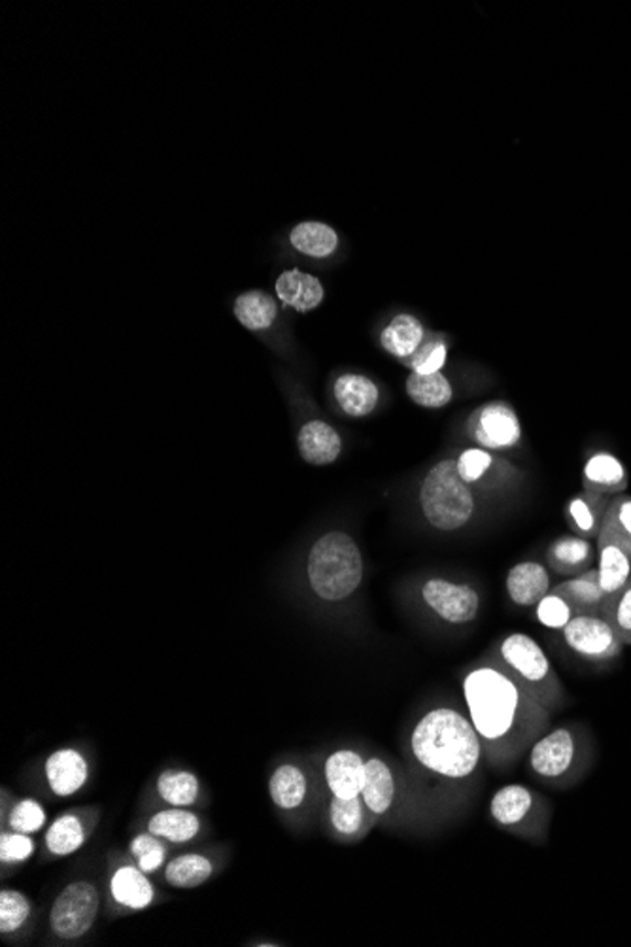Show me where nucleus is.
Segmentation results:
<instances>
[{"label":"nucleus","instance_id":"nucleus-1","mask_svg":"<svg viewBox=\"0 0 631 947\" xmlns=\"http://www.w3.org/2000/svg\"><path fill=\"white\" fill-rule=\"evenodd\" d=\"M461 692L487 762L492 766L514 765L550 728L549 709L490 660L482 658L469 668Z\"/></svg>","mask_w":631,"mask_h":947},{"label":"nucleus","instance_id":"nucleus-2","mask_svg":"<svg viewBox=\"0 0 631 947\" xmlns=\"http://www.w3.org/2000/svg\"><path fill=\"white\" fill-rule=\"evenodd\" d=\"M411 752L420 770L452 785H468L487 760L473 722L452 708L431 709L418 720Z\"/></svg>","mask_w":631,"mask_h":947},{"label":"nucleus","instance_id":"nucleus-3","mask_svg":"<svg viewBox=\"0 0 631 947\" xmlns=\"http://www.w3.org/2000/svg\"><path fill=\"white\" fill-rule=\"evenodd\" d=\"M482 658L498 664L499 668L514 677L550 714L563 708L568 700L562 681L552 668L547 652L531 636L509 634L493 645Z\"/></svg>","mask_w":631,"mask_h":947},{"label":"nucleus","instance_id":"nucleus-4","mask_svg":"<svg viewBox=\"0 0 631 947\" xmlns=\"http://www.w3.org/2000/svg\"><path fill=\"white\" fill-rule=\"evenodd\" d=\"M310 588L325 601L347 600L360 588L363 579V558L352 537L331 531L320 537L309 552L307 562Z\"/></svg>","mask_w":631,"mask_h":947},{"label":"nucleus","instance_id":"nucleus-5","mask_svg":"<svg viewBox=\"0 0 631 947\" xmlns=\"http://www.w3.org/2000/svg\"><path fill=\"white\" fill-rule=\"evenodd\" d=\"M593 760V744L587 728L565 725L537 739L528 751L530 770L552 785L579 781Z\"/></svg>","mask_w":631,"mask_h":947},{"label":"nucleus","instance_id":"nucleus-6","mask_svg":"<svg viewBox=\"0 0 631 947\" xmlns=\"http://www.w3.org/2000/svg\"><path fill=\"white\" fill-rule=\"evenodd\" d=\"M420 506L435 530L455 531L468 525L474 512V496L461 479L458 461L442 460L430 469L420 488Z\"/></svg>","mask_w":631,"mask_h":947},{"label":"nucleus","instance_id":"nucleus-7","mask_svg":"<svg viewBox=\"0 0 631 947\" xmlns=\"http://www.w3.org/2000/svg\"><path fill=\"white\" fill-rule=\"evenodd\" d=\"M490 817L509 833L541 838L547 836L550 808L543 796L525 785H505L490 798Z\"/></svg>","mask_w":631,"mask_h":947},{"label":"nucleus","instance_id":"nucleus-8","mask_svg":"<svg viewBox=\"0 0 631 947\" xmlns=\"http://www.w3.org/2000/svg\"><path fill=\"white\" fill-rule=\"evenodd\" d=\"M101 908L96 885L74 881L67 885L51 904L50 925L61 940H78L88 935Z\"/></svg>","mask_w":631,"mask_h":947},{"label":"nucleus","instance_id":"nucleus-9","mask_svg":"<svg viewBox=\"0 0 631 947\" xmlns=\"http://www.w3.org/2000/svg\"><path fill=\"white\" fill-rule=\"evenodd\" d=\"M563 641L569 649L592 664H607L622 652L624 644L601 615H574L563 626Z\"/></svg>","mask_w":631,"mask_h":947},{"label":"nucleus","instance_id":"nucleus-10","mask_svg":"<svg viewBox=\"0 0 631 947\" xmlns=\"http://www.w3.org/2000/svg\"><path fill=\"white\" fill-rule=\"evenodd\" d=\"M425 606L450 625H469L480 611V596L473 587L447 579H430L422 587Z\"/></svg>","mask_w":631,"mask_h":947},{"label":"nucleus","instance_id":"nucleus-11","mask_svg":"<svg viewBox=\"0 0 631 947\" xmlns=\"http://www.w3.org/2000/svg\"><path fill=\"white\" fill-rule=\"evenodd\" d=\"M468 433L480 449L503 450L514 447L522 430L517 412L505 403L484 405L469 418Z\"/></svg>","mask_w":631,"mask_h":947},{"label":"nucleus","instance_id":"nucleus-12","mask_svg":"<svg viewBox=\"0 0 631 947\" xmlns=\"http://www.w3.org/2000/svg\"><path fill=\"white\" fill-rule=\"evenodd\" d=\"M598 577L601 590L619 592L631 579V539L603 520L598 536Z\"/></svg>","mask_w":631,"mask_h":947},{"label":"nucleus","instance_id":"nucleus-13","mask_svg":"<svg viewBox=\"0 0 631 947\" xmlns=\"http://www.w3.org/2000/svg\"><path fill=\"white\" fill-rule=\"evenodd\" d=\"M323 777L337 798H358L365 784V760L352 749H339L325 758Z\"/></svg>","mask_w":631,"mask_h":947},{"label":"nucleus","instance_id":"nucleus-14","mask_svg":"<svg viewBox=\"0 0 631 947\" xmlns=\"http://www.w3.org/2000/svg\"><path fill=\"white\" fill-rule=\"evenodd\" d=\"M377 815L367 808L363 798H337L331 796L328 806V823L339 840H361L377 823Z\"/></svg>","mask_w":631,"mask_h":947},{"label":"nucleus","instance_id":"nucleus-15","mask_svg":"<svg viewBox=\"0 0 631 947\" xmlns=\"http://www.w3.org/2000/svg\"><path fill=\"white\" fill-rule=\"evenodd\" d=\"M86 758L77 749H59L46 762V779L56 796L77 795L88 781Z\"/></svg>","mask_w":631,"mask_h":947},{"label":"nucleus","instance_id":"nucleus-16","mask_svg":"<svg viewBox=\"0 0 631 947\" xmlns=\"http://www.w3.org/2000/svg\"><path fill=\"white\" fill-rule=\"evenodd\" d=\"M584 490L601 496H620L628 488V474L622 461L609 452H595L582 469Z\"/></svg>","mask_w":631,"mask_h":947},{"label":"nucleus","instance_id":"nucleus-17","mask_svg":"<svg viewBox=\"0 0 631 947\" xmlns=\"http://www.w3.org/2000/svg\"><path fill=\"white\" fill-rule=\"evenodd\" d=\"M505 587L517 606H537L550 594V575L539 562H520L507 574Z\"/></svg>","mask_w":631,"mask_h":947},{"label":"nucleus","instance_id":"nucleus-18","mask_svg":"<svg viewBox=\"0 0 631 947\" xmlns=\"http://www.w3.org/2000/svg\"><path fill=\"white\" fill-rule=\"evenodd\" d=\"M299 452L303 460L312 466H329L339 458L342 450V439L335 428L322 420H310L304 423L299 437Z\"/></svg>","mask_w":631,"mask_h":947},{"label":"nucleus","instance_id":"nucleus-19","mask_svg":"<svg viewBox=\"0 0 631 947\" xmlns=\"http://www.w3.org/2000/svg\"><path fill=\"white\" fill-rule=\"evenodd\" d=\"M552 592L562 596L574 615H601L605 604V592L601 590L598 569H588L584 574L574 575L569 581L560 582Z\"/></svg>","mask_w":631,"mask_h":947},{"label":"nucleus","instance_id":"nucleus-20","mask_svg":"<svg viewBox=\"0 0 631 947\" xmlns=\"http://www.w3.org/2000/svg\"><path fill=\"white\" fill-rule=\"evenodd\" d=\"M593 560H595V549L590 544V539L574 536V534L555 539L547 552V562L552 571L563 577L584 574L588 569H592L590 566Z\"/></svg>","mask_w":631,"mask_h":947},{"label":"nucleus","instance_id":"nucleus-21","mask_svg":"<svg viewBox=\"0 0 631 947\" xmlns=\"http://www.w3.org/2000/svg\"><path fill=\"white\" fill-rule=\"evenodd\" d=\"M607 509H609L607 496L582 490L581 494H577L569 501L568 509H565L569 528L574 536L584 537V539H598L603 520H605Z\"/></svg>","mask_w":631,"mask_h":947},{"label":"nucleus","instance_id":"nucleus-22","mask_svg":"<svg viewBox=\"0 0 631 947\" xmlns=\"http://www.w3.org/2000/svg\"><path fill=\"white\" fill-rule=\"evenodd\" d=\"M395 795H398V787H395V777L390 766L380 758L365 760V784L361 790V798L369 811L377 817L388 814L393 808Z\"/></svg>","mask_w":631,"mask_h":947},{"label":"nucleus","instance_id":"nucleus-23","mask_svg":"<svg viewBox=\"0 0 631 947\" xmlns=\"http://www.w3.org/2000/svg\"><path fill=\"white\" fill-rule=\"evenodd\" d=\"M337 403L348 417L361 418L371 415L379 403V388L363 375L347 373L339 377L333 388Z\"/></svg>","mask_w":631,"mask_h":947},{"label":"nucleus","instance_id":"nucleus-24","mask_svg":"<svg viewBox=\"0 0 631 947\" xmlns=\"http://www.w3.org/2000/svg\"><path fill=\"white\" fill-rule=\"evenodd\" d=\"M277 296L282 303L299 312H309L323 301V286L309 272L290 269L277 280Z\"/></svg>","mask_w":631,"mask_h":947},{"label":"nucleus","instance_id":"nucleus-25","mask_svg":"<svg viewBox=\"0 0 631 947\" xmlns=\"http://www.w3.org/2000/svg\"><path fill=\"white\" fill-rule=\"evenodd\" d=\"M269 795L272 803L284 811L299 809L309 796V777L297 765H280L272 771Z\"/></svg>","mask_w":631,"mask_h":947},{"label":"nucleus","instance_id":"nucleus-26","mask_svg":"<svg viewBox=\"0 0 631 947\" xmlns=\"http://www.w3.org/2000/svg\"><path fill=\"white\" fill-rule=\"evenodd\" d=\"M425 341V331L420 320L411 315H399L385 326L380 342L388 355L409 360Z\"/></svg>","mask_w":631,"mask_h":947},{"label":"nucleus","instance_id":"nucleus-27","mask_svg":"<svg viewBox=\"0 0 631 947\" xmlns=\"http://www.w3.org/2000/svg\"><path fill=\"white\" fill-rule=\"evenodd\" d=\"M110 890L116 903L123 908L144 909L153 903L152 884L146 878V871L133 866H121L114 871Z\"/></svg>","mask_w":631,"mask_h":947},{"label":"nucleus","instance_id":"nucleus-28","mask_svg":"<svg viewBox=\"0 0 631 947\" xmlns=\"http://www.w3.org/2000/svg\"><path fill=\"white\" fill-rule=\"evenodd\" d=\"M201 830V821L193 811L188 809L172 808L158 811L148 821V833L156 834L158 838L172 841V844H186L196 838Z\"/></svg>","mask_w":631,"mask_h":947},{"label":"nucleus","instance_id":"nucleus-29","mask_svg":"<svg viewBox=\"0 0 631 947\" xmlns=\"http://www.w3.org/2000/svg\"><path fill=\"white\" fill-rule=\"evenodd\" d=\"M291 247L297 252L304 253L309 258H329L339 247V237L335 229L329 228L322 221H303L290 233Z\"/></svg>","mask_w":631,"mask_h":947},{"label":"nucleus","instance_id":"nucleus-30","mask_svg":"<svg viewBox=\"0 0 631 947\" xmlns=\"http://www.w3.org/2000/svg\"><path fill=\"white\" fill-rule=\"evenodd\" d=\"M278 307L271 296L263 291H247L234 301V316L250 331L271 328L277 318Z\"/></svg>","mask_w":631,"mask_h":947},{"label":"nucleus","instance_id":"nucleus-31","mask_svg":"<svg viewBox=\"0 0 631 947\" xmlns=\"http://www.w3.org/2000/svg\"><path fill=\"white\" fill-rule=\"evenodd\" d=\"M212 863L202 855L190 853L172 859L164 868V879L177 889H196L212 876Z\"/></svg>","mask_w":631,"mask_h":947},{"label":"nucleus","instance_id":"nucleus-32","mask_svg":"<svg viewBox=\"0 0 631 947\" xmlns=\"http://www.w3.org/2000/svg\"><path fill=\"white\" fill-rule=\"evenodd\" d=\"M407 392L412 401L428 409H441L452 401V386L442 373H412L407 380Z\"/></svg>","mask_w":631,"mask_h":947},{"label":"nucleus","instance_id":"nucleus-33","mask_svg":"<svg viewBox=\"0 0 631 947\" xmlns=\"http://www.w3.org/2000/svg\"><path fill=\"white\" fill-rule=\"evenodd\" d=\"M86 841V830L77 815L64 814L51 823L46 833V847L56 857H69L77 853Z\"/></svg>","mask_w":631,"mask_h":947},{"label":"nucleus","instance_id":"nucleus-34","mask_svg":"<svg viewBox=\"0 0 631 947\" xmlns=\"http://www.w3.org/2000/svg\"><path fill=\"white\" fill-rule=\"evenodd\" d=\"M158 793L164 803L174 808H188L197 803L199 781L196 774L182 770H167L159 776Z\"/></svg>","mask_w":631,"mask_h":947},{"label":"nucleus","instance_id":"nucleus-35","mask_svg":"<svg viewBox=\"0 0 631 947\" xmlns=\"http://www.w3.org/2000/svg\"><path fill=\"white\" fill-rule=\"evenodd\" d=\"M601 617L617 631L622 644L631 645V579L619 592L607 596Z\"/></svg>","mask_w":631,"mask_h":947},{"label":"nucleus","instance_id":"nucleus-36","mask_svg":"<svg viewBox=\"0 0 631 947\" xmlns=\"http://www.w3.org/2000/svg\"><path fill=\"white\" fill-rule=\"evenodd\" d=\"M31 916V904L20 890L4 889L0 893V933L10 935Z\"/></svg>","mask_w":631,"mask_h":947},{"label":"nucleus","instance_id":"nucleus-37","mask_svg":"<svg viewBox=\"0 0 631 947\" xmlns=\"http://www.w3.org/2000/svg\"><path fill=\"white\" fill-rule=\"evenodd\" d=\"M129 849H131V855L137 859L140 870L146 871V874H153V871H158L163 866L167 851H164L163 844L159 841L156 834H139L131 841Z\"/></svg>","mask_w":631,"mask_h":947},{"label":"nucleus","instance_id":"nucleus-38","mask_svg":"<svg viewBox=\"0 0 631 947\" xmlns=\"http://www.w3.org/2000/svg\"><path fill=\"white\" fill-rule=\"evenodd\" d=\"M535 617L541 625L547 626L550 630H563V626L573 619L574 611L573 607L569 606L562 596L550 590V594H547L543 600L537 604Z\"/></svg>","mask_w":631,"mask_h":947},{"label":"nucleus","instance_id":"nucleus-39","mask_svg":"<svg viewBox=\"0 0 631 947\" xmlns=\"http://www.w3.org/2000/svg\"><path fill=\"white\" fill-rule=\"evenodd\" d=\"M407 363L414 369V373H441L442 366L447 363V342L442 339H425Z\"/></svg>","mask_w":631,"mask_h":947},{"label":"nucleus","instance_id":"nucleus-40","mask_svg":"<svg viewBox=\"0 0 631 947\" xmlns=\"http://www.w3.org/2000/svg\"><path fill=\"white\" fill-rule=\"evenodd\" d=\"M8 823H10V827H12V830H16V833H39L40 828L46 825L44 808H42L37 800L27 798V800H21V803L13 806L12 814H10Z\"/></svg>","mask_w":631,"mask_h":947},{"label":"nucleus","instance_id":"nucleus-41","mask_svg":"<svg viewBox=\"0 0 631 947\" xmlns=\"http://www.w3.org/2000/svg\"><path fill=\"white\" fill-rule=\"evenodd\" d=\"M458 471L468 485L479 482L493 466V458L484 449H469L458 458Z\"/></svg>","mask_w":631,"mask_h":947},{"label":"nucleus","instance_id":"nucleus-42","mask_svg":"<svg viewBox=\"0 0 631 947\" xmlns=\"http://www.w3.org/2000/svg\"><path fill=\"white\" fill-rule=\"evenodd\" d=\"M34 855V841L29 834L4 833L0 838V860L2 863H26Z\"/></svg>","mask_w":631,"mask_h":947},{"label":"nucleus","instance_id":"nucleus-43","mask_svg":"<svg viewBox=\"0 0 631 947\" xmlns=\"http://www.w3.org/2000/svg\"><path fill=\"white\" fill-rule=\"evenodd\" d=\"M605 520L614 526L620 534L631 539V496H617L609 501Z\"/></svg>","mask_w":631,"mask_h":947}]
</instances>
